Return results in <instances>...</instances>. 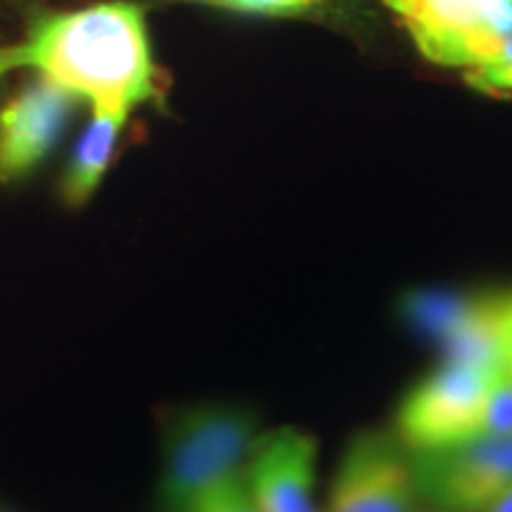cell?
Returning <instances> with one entry per match:
<instances>
[{
    "label": "cell",
    "mask_w": 512,
    "mask_h": 512,
    "mask_svg": "<svg viewBox=\"0 0 512 512\" xmlns=\"http://www.w3.org/2000/svg\"><path fill=\"white\" fill-rule=\"evenodd\" d=\"M427 60L444 67L501 62L512 0H384Z\"/></svg>",
    "instance_id": "obj_3"
},
{
    "label": "cell",
    "mask_w": 512,
    "mask_h": 512,
    "mask_svg": "<svg viewBox=\"0 0 512 512\" xmlns=\"http://www.w3.org/2000/svg\"><path fill=\"white\" fill-rule=\"evenodd\" d=\"M8 69L31 67L93 112L124 114L159 93L145 17L138 5L100 3L43 19L22 48L5 53Z\"/></svg>",
    "instance_id": "obj_1"
},
{
    "label": "cell",
    "mask_w": 512,
    "mask_h": 512,
    "mask_svg": "<svg viewBox=\"0 0 512 512\" xmlns=\"http://www.w3.org/2000/svg\"><path fill=\"white\" fill-rule=\"evenodd\" d=\"M259 434L254 415L238 406H197L171 422L159 479L162 512H188L204 491L242 472Z\"/></svg>",
    "instance_id": "obj_2"
},
{
    "label": "cell",
    "mask_w": 512,
    "mask_h": 512,
    "mask_svg": "<svg viewBox=\"0 0 512 512\" xmlns=\"http://www.w3.org/2000/svg\"><path fill=\"white\" fill-rule=\"evenodd\" d=\"M318 3H323V0H221V5H226V8L273 17L299 15V12L316 8Z\"/></svg>",
    "instance_id": "obj_13"
},
{
    "label": "cell",
    "mask_w": 512,
    "mask_h": 512,
    "mask_svg": "<svg viewBox=\"0 0 512 512\" xmlns=\"http://www.w3.org/2000/svg\"><path fill=\"white\" fill-rule=\"evenodd\" d=\"M76 95L38 74L0 112V178H19L50 155L72 117Z\"/></svg>",
    "instance_id": "obj_6"
},
{
    "label": "cell",
    "mask_w": 512,
    "mask_h": 512,
    "mask_svg": "<svg viewBox=\"0 0 512 512\" xmlns=\"http://www.w3.org/2000/svg\"><path fill=\"white\" fill-rule=\"evenodd\" d=\"M418 496L458 512L489 510L512 484V437H472L422 448L411 460Z\"/></svg>",
    "instance_id": "obj_4"
},
{
    "label": "cell",
    "mask_w": 512,
    "mask_h": 512,
    "mask_svg": "<svg viewBox=\"0 0 512 512\" xmlns=\"http://www.w3.org/2000/svg\"><path fill=\"white\" fill-rule=\"evenodd\" d=\"M465 81L482 93H491V95L512 93V60L467 69Z\"/></svg>",
    "instance_id": "obj_12"
},
{
    "label": "cell",
    "mask_w": 512,
    "mask_h": 512,
    "mask_svg": "<svg viewBox=\"0 0 512 512\" xmlns=\"http://www.w3.org/2000/svg\"><path fill=\"white\" fill-rule=\"evenodd\" d=\"M479 434L489 437H512V375L508 370H498L486 394Z\"/></svg>",
    "instance_id": "obj_10"
},
{
    "label": "cell",
    "mask_w": 512,
    "mask_h": 512,
    "mask_svg": "<svg viewBox=\"0 0 512 512\" xmlns=\"http://www.w3.org/2000/svg\"><path fill=\"white\" fill-rule=\"evenodd\" d=\"M5 72H8V62H5V53L0 50V76H3Z\"/></svg>",
    "instance_id": "obj_16"
},
{
    "label": "cell",
    "mask_w": 512,
    "mask_h": 512,
    "mask_svg": "<svg viewBox=\"0 0 512 512\" xmlns=\"http://www.w3.org/2000/svg\"><path fill=\"white\" fill-rule=\"evenodd\" d=\"M188 512H259L252 494H249L247 479L242 472H235L211 486L209 491L190 505Z\"/></svg>",
    "instance_id": "obj_11"
},
{
    "label": "cell",
    "mask_w": 512,
    "mask_h": 512,
    "mask_svg": "<svg viewBox=\"0 0 512 512\" xmlns=\"http://www.w3.org/2000/svg\"><path fill=\"white\" fill-rule=\"evenodd\" d=\"M411 460L382 434H363L349 446L332 486V512H413Z\"/></svg>",
    "instance_id": "obj_7"
},
{
    "label": "cell",
    "mask_w": 512,
    "mask_h": 512,
    "mask_svg": "<svg viewBox=\"0 0 512 512\" xmlns=\"http://www.w3.org/2000/svg\"><path fill=\"white\" fill-rule=\"evenodd\" d=\"M247 486L259 512H316V441L304 432L283 430L259 437L249 456Z\"/></svg>",
    "instance_id": "obj_8"
},
{
    "label": "cell",
    "mask_w": 512,
    "mask_h": 512,
    "mask_svg": "<svg viewBox=\"0 0 512 512\" xmlns=\"http://www.w3.org/2000/svg\"><path fill=\"white\" fill-rule=\"evenodd\" d=\"M501 347H503V370L512 375V294L505 297L503 323H501Z\"/></svg>",
    "instance_id": "obj_14"
},
{
    "label": "cell",
    "mask_w": 512,
    "mask_h": 512,
    "mask_svg": "<svg viewBox=\"0 0 512 512\" xmlns=\"http://www.w3.org/2000/svg\"><path fill=\"white\" fill-rule=\"evenodd\" d=\"M489 512H512V484L489 505Z\"/></svg>",
    "instance_id": "obj_15"
},
{
    "label": "cell",
    "mask_w": 512,
    "mask_h": 512,
    "mask_svg": "<svg viewBox=\"0 0 512 512\" xmlns=\"http://www.w3.org/2000/svg\"><path fill=\"white\" fill-rule=\"evenodd\" d=\"M124 121V114L93 112V119L83 128L62 178V197L72 207H81L98 190L102 176L112 162Z\"/></svg>",
    "instance_id": "obj_9"
},
{
    "label": "cell",
    "mask_w": 512,
    "mask_h": 512,
    "mask_svg": "<svg viewBox=\"0 0 512 512\" xmlns=\"http://www.w3.org/2000/svg\"><path fill=\"white\" fill-rule=\"evenodd\" d=\"M202 3H214V5H221V0H202Z\"/></svg>",
    "instance_id": "obj_17"
},
{
    "label": "cell",
    "mask_w": 512,
    "mask_h": 512,
    "mask_svg": "<svg viewBox=\"0 0 512 512\" xmlns=\"http://www.w3.org/2000/svg\"><path fill=\"white\" fill-rule=\"evenodd\" d=\"M498 370L444 363L403 401L399 430L406 444L422 451L479 434L486 394Z\"/></svg>",
    "instance_id": "obj_5"
},
{
    "label": "cell",
    "mask_w": 512,
    "mask_h": 512,
    "mask_svg": "<svg viewBox=\"0 0 512 512\" xmlns=\"http://www.w3.org/2000/svg\"><path fill=\"white\" fill-rule=\"evenodd\" d=\"M0 512H5V510H0Z\"/></svg>",
    "instance_id": "obj_18"
}]
</instances>
